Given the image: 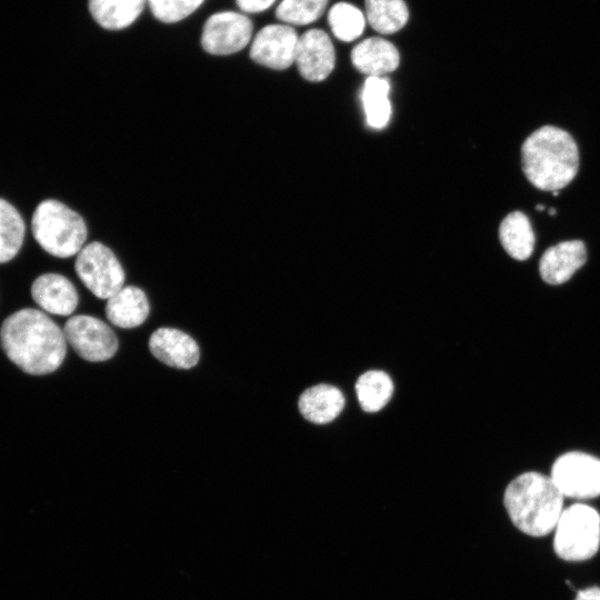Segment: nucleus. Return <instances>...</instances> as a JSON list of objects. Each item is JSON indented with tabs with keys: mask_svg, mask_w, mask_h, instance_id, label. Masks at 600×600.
<instances>
[{
	"mask_svg": "<svg viewBox=\"0 0 600 600\" xmlns=\"http://www.w3.org/2000/svg\"><path fill=\"white\" fill-rule=\"evenodd\" d=\"M334 61V48L324 31L311 29L299 37L294 62L306 80L322 81L333 70Z\"/></svg>",
	"mask_w": 600,
	"mask_h": 600,
	"instance_id": "obj_11",
	"label": "nucleus"
},
{
	"mask_svg": "<svg viewBox=\"0 0 600 600\" xmlns=\"http://www.w3.org/2000/svg\"><path fill=\"white\" fill-rule=\"evenodd\" d=\"M252 22L234 11H222L210 16L202 29L201 46L214 56H228L242 50L251 40Z\"/></svg>",
	"mask_w": 600,
	"mask_h": 600,
	"instance_id": "obj_9",
	"label": "nucleus"
},
{
	"mask_svg": "<svg viewBox=\"0 0 600 600\" xmlns=\"http://www.w3.org/2000/svg\"><path fill=\"white\" fill-rule=\"evenodd\" d=\"M564 497L550 476L529 471L506 488L503 503L513 524L526 534L543 537L554 530Z\"/></svg>",
	"mask_w": 600,
	"mask_h": 600,
	"instance_id": "obj_3",
	"label": "nucleus"
},
{
	"mask_svg": "<svg viewBox=\"0 0 600 600\" xmlns=\"http://www.w3.org/2000/svg\"><path fill=\"white\" fill-rule=\"evenodd\" d=\"M389 89V81L383 77H368L364 82L361 99L367 122L374 129H381L389 122L391 114Z\"/></svg>",
	"mask_w": 600,
	"mask_h": 600,
	"instance_id": "obj_22",
	"label": "nucleus"
},
{
	"mask_svg": "<svg viewBox=\"0 0 600 600\" xmlns=\"http://www.w3.org/2000/svg\"><path fill=\"white\" fill-rule=\"evenodd\" d=\"M356 393L361 408L366 412H377L392 397L393 382L386 372L369 370L358 378Z\"/></svg>",
	"mask_w": 600,
	"mask_h": 600,
	"instance_id": "obj_21",
	"label": "nucleus"
},
{
	"mask_svg": "<svg viewBox=\"0 0 600 600\" xmlns=\"http://www.w3.org/2000/svg\"><path fill=\"white\" fill-rule=\"evenodd\" d=\"M26 222L19 210L0 198V264L11 261L22 248Z\"/></svg>",
	"mask_w": 600,
	"mask_h": 600,
	"instance_id": "obj_20",
	"label": "nucleus"
},
{
	"mask_svg": "<svg viewBox=\"0 0 600 600\" xmlns=\"http://www.w3.org/2000/svg\"><path fill=\"white\" fill-rule=\"evenodd\" d=\"M238 7L248 13H257L268 9L276 0H236Z\"/></svg>",
	"mask_w": 600,
	"mask_h": 600,
	"instance_id": "obj_27",
	"label": "nucleus"
},
{
	"mask_svg": "<svg viewBox=\"0 0 600 600\" xmlns=\"http://www.w3.org/2000/svg\"><path fill=\"white\" fill-rule=\"evenodd\" d=\"M66 341L84 360L106 361L118 350V339L102 320L87 314L70 317L63 327Z\"/></svg>",
	"mask_w": 600,
	"mask_h": 600,
	"instance_id": "obj_8",
	"label": "nucleus"
},
{
	"mask_svg": "<svg viewBox=\"0 0 600 600\" xmlns=\"http://www.w3.org/2000/svg\"><path fill=\"white\" fill-rule=\"evenodd\" d=\"M329 0H282L276 17L287 24L303 26L316 21L324 11Z\"/></svg>",
	"mask_w": 600,
	"mask_h": 600,
	"instance_id": "obj_25",
	"label": "nucleus"
},
{
	"mask_svg": "<svg viewBox=\"0 0 600 600\" xmlns=\"http://www.w3.org/2000/svg\"><path fill=\"white\" fill-rule=\"evenodd\" d=\"M352 64L368 77H382L397 69L400 57L397 48L382 38H368L351 51Z\"/></svg>",
	"mask_w": 600,
	"mask_h": 600,
	"instance_id": "obj_15",
	"label": "nucleus"
},
{
	"mask_svg": "<svg viewBox=\"0 0 600 600\" xmlns=\"http://www.w3.org/2000/svg\"><path fill=\"white\" fill-rule=\"evenodd\" d=\"M146 0H89V11L108 30L129 27L142 12Z\"/></svg>",
	"mask_w": 600,
	"mask_h": 600,
	"instance_id": "obj_19",
	"label": "nucleus"
},
{
	"mask_svg": "<svg viewBox=\"0 0 600 600\" xmlns=\"http://www.w3.org/2000/svg\"><path fill=\"white\" fill-rule=\"evenodd\" d=\"M556 213H557V211L554 210V208H550V209H549V214L553 216V214H556Z\"/></svg>",
	"mask_w": 600,
	"mask_h": 600,
	"instance_id": "obj_29",
	"label": "nucleus"
},
{
	"mask_svg": "<svg viewBox=\"0 0 600 600\" xmlns=\"http://www.w3.org/2000/svg\"><path fill=\"white\" fill-rule=\"evenodd\" d=\"M499 238L509 256L516 260H527L534 248V233L527 216L521 211L509 213L501 222Z\"/></svg>",
	"mask_w": 600,
	"mask_h": 600,
	"instance_id": "obj_18",
	"label": "nucleus"
},
{
	"mask_svg": "<svg viewBox=\"0 0 600 600\" xmlns=\"http://www.w3.org/2000/svg\"><path fill=\"white\" fill-rule=\"evenodd\" d=\"M552 194H553V196H559L558 190H557V191H552Z\"/></svg>",
	"mask_w": 600,
	"mask_h": 600,
	"instance_id": "obj_31",
	"label": "nucleus"
},
{
	"mask_svg": "<svg viewBox=\"0 0 600 600\" xmlns=\"http://www.w3.org/2000/svg\"><path fill=\"white\" fill-rule=\"evenodd\" d=\"M521 161L529 182L543 191H557L576 177L579 151L576 141L567 131L544 126L524 140Z\"/></svg>",
	"mask_w": 600,
	"mask_h": 600,
	"instance_id": "obj_2",
	"label": "nucleus"
},
{
	"mask_svg": "<svg viewBox=\"0 0 600 600\" xmlns=\"http://www.w3.org/2000/svg\"><path fill=\"white\" fill-rule=\"evenodd\" d=\"M151 353L167 366L191 369L200 357V350L188 333L174 328H159L149 339Z\"/></svg>",
	"mask_w": 600,
	"mask_h": 600,
	"instance_id": "obj_12",
	"label": "nucleus"
},
{
	"mask_svg": "<svg viewBox=\"0 0 600 600\" xmlns=\"http://www.w3.org/2000/svg\"><path fill=\"white\" fill-rule=\"evenodd\" d=\"M301 414L313 423L332 421L344 407L342 392L330 384H317L304 390L299 398Z\"/></svg>",
	"mask_w": 600,
	"mask_h": 600,
	"instance_id": "obj_17",
	"label": "nucleus"
},
{
	"mask_svg": "<svg viewBox=\"0 0 600 600\" xmlns=\"http://www.w3.org/2000/svg\"><path fill=\"white\" fill-rule=\"evenodd\" d=\"M364 6L370 26L383 34L399 31L409 18L403 0H366Z\"/></svg>",
	"mask_w": 600,
	"mask_h": 600,
	"instance_id": "obj_23",
	"label": "nucleus"
},
{
	"mask_svg": "<svg viewBox=\"0 0 600 600\" xmlns=\"http://www.w3.org/2000/svg\"><path fill=\"white\" fill-rule=\"evenodd\" d=\"M574 600H600V588L590 587L583 590H580Z\"/></svg>",
	"mask_w": 600,
	"mask_h": 600,
	"instance_id": "obj_28",
	"label": "nucleus"
},
{
	"mask_svg": "<svg viewBox=\"0 0 600 600\" xmlns=\"http://www.w3.org/2000/svg\"><path fill=\"white\" fill-rule=\"evenodd\" d=\"M0 343L11 362L33 376L56 371L67 353L63 329L43 311L32 308L18 310L4 319Z\"/></svg>",
	"mask_w": 600,
	"mask_h": 600,
	"instance_id": "obj_1",
	"label": "nucleus"
},
{
	"mask_svg": "<svg viewBox=\"0 0 600 600\" xmlns=\"http://www.w3.org/2000/svg\"><path fill=\"white\" fill-rule=\"evenodd\" d=\"M536 208H537V210L542 211L544 209V206L543 204H538Z\"/></svg>",
	"mask_w": 600,
	"mask_h": 600,
	"instance_id": "obj_30",
	"label": "nucleus"
},
{
	"mask_svg": "<svg viewBox=\"0 0 600 600\" xmlns=\"http://www.w3.org/2000/svg\"><path fill=\"white\" fill-rule=\"evenodd\" d=\"M328 21L333 34L346 42L359 38L366 24L363 13L347 2L336 3L329 11Z\"/></svg>",
	"mask_w": 600,
	"mask_h": 600,
	"instance_id": "obj_24",
	"label": "nucleus"
},
{
	"mask_svg": "<svg viewBox=\"0 0 600 600\" xmlns=\"http://www.w3.org/2000/svg\"><path fill=\"white\" fill-rule=\"evenodd\" d=\"M600 547V514L584 503L564 508L554 528L553 549L566 561L592 558Z\"/></svg>",
	"mask_w": 600,
	"mask_h": 600,
	"instance_id": "obj_5",
	"label": "nucleus"
},
{
	"mask_svg": "<svg viewBox=\"0 0 600 600\" xmlns=\"http://www.w3.org/2000/svg\"><path fill=\"white\" fill-rule=\"evenodd\" d=\"M204 0H148L151 13L161 22H178L193 13Z\"/></svg>",
	"mask_w": 600,
	"mask_h": 600,
	"instance_id": "obj_26",
	"label": "nucleus"
},
{
	"mask_svg": "<svg viewBox=\"0 0 600 600\" xmlns=\"http://www.w3.org/2000/svg\"><path fill=\"white\" fill-rule=\"evenodd\" d=\"M550 478L566 498L591 499L600 496V459L581 451L557 458Z\"/></svg>",
	"mask_w": 600,
	"mask_h": 600,
	"instance_id": "obj_7",
	"label": "nucleus"
},
{
	"mask_svg": "<svg viewBox=\"0 0 600 600\" xmlns=\"http://www.w3.org/2000/svg\"><path fill=\"white\" fill-rule=\"evenodd\" d=\"M298 40L289 24H269L256 34L249 54L260 66L284 70L294 62Z\"/></svg>",
	"mask_w": 600,
	"mask_h": 600,
	"instance_id": "obj_10",
	"label": "nucleus"
},
{
	"mask_svg": "<svg viewBox=\"0 0 600 600\" xmlns=\"http://www.w3.org/2000/svg\"><path fill=\"white\" fill-rule=\"evenodd\" d=\"M31 232L41 249L57 258L77 256L88 237L82 216L56 199L38 203L31 218Z\"/></svg>",
	"mask_w": 600,
	"mask_h": 600,
	"instance_id": "obj_4",
	"label": "nucleus"
},
{
	"mask_svg": "<svg viewBox=\"0 0 600 600\" xmlns=\"http://www.w3.org/2000/svg\"><path fill=\"white\" fill-rule=\"evenodd\" d=\"M587 261V249L582 241L571 240L548 248L542 254L539 271L542 280L558 286L568 281Z\"/></svg>",
	"mask_w": 600,
	"mask_h": 600,
	"instance_id": "obj_14",
	"label": "nucleus"
},
{
	"mask_svg": "<svg viewBox=\"0 0 600 600\" xmlns=\"http://www.w3.org/2000/svg\"><path fill=\"white\" fill-rule=\"evenodd\" d=\"M74 271L81 282L99 299H109L124 286V270L106 244L93 241L76 256Z\"/></svg>",
	"mask_w": 600,
	"mask_h": 600,
	"instance_id": "obj_6",
	"label": "nucleus"
},
{
	"mask_svg": "<svg viewBox=\"0 0 600 600\" xmlns=\"http://www.w3.org/2000/svg\"><path fill=\"white\" fill-rule=\"evenodd\" d=\"M33 301L47 313L56 316L71 314L79 301L73 283L56 272L40 274L31 284Z\"/></svg>",
	"mask_w": 600,
	"mask_h": 600,
	"instance_id": "obj_13",
	"label": "nucleus"
},
{
	"mask_svg": "<svg viewBox=\"0 0 600 600\" xmlns=\"http://www.w3.org/2000/svg\"><path fill=\"white\" fill-rule=\"evenodd\" d=\"M150 304L144 291L134 286H123L106 304L108 320L120 328H134L149 316Z\"/></svg>",
	"mask_w": 600,
	"mask_h": 600,
	"instance_id": "obj_16",
	"label": "nucleus"
}]
</instances>
